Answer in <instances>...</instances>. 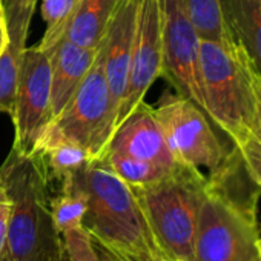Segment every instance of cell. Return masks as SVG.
Here are the masks:
<instances>
[{
    "mask_svg": "<svg viewBox=\"0 0 261 261\" xmlns=\"http://www.w3.org/2000/svg\"><path fill=\"white\" fill-rule=\"evenodd\" d=\"M108 151L121 152L172 169L183 166L175 160L168 146L154 106L148 105L145 100L114 129L103 154Z\"/></svg>",
    "mask_w": 261,
    "mask_h": 261,
    "instance_id": "cell-11",
    "label": "cell"
},
{
    "mask_svg": "<svg viewBox=\"0 0 261 261\" xmlns=\"http://www.w3.org/2000/svg\"><path fill=\"white\" fill-rule=\"evenodd\" d=\"M233 146L238 149L250 178L261 189V142L253 134H249Z\"/></svg>",
    "mask_w": 261,
    "mask_h": 261,
    "instance_id": "cell-23",
    "label": "cell"
},
{
    "mask_svg": "<svg viewBox=\"0 0 261 261\" xmlns=\"http://www.w3.org/2000/svg\"><path fill=\"white\" fill-rule=\"evenodd\" d=\"M48 54L51 63V106L56 117L94 65L98 48H85L63 39Z\"/></svg>",
    "mask_w": 261,
    "mask_h": 261,
    "instance_id": "cell-13",
    "label": "cell"
},
{
    "mask_svg": "<svg viewBox=\"0 0 261 261\" xmlns=\"http://www.w3.org/2000/svg\"><path fill=\"white\" fill-rule=\"evenodd\" d=\"M163 31L162 75L177 94L194 101L204 114L200 72V36L181 0H160Z\"/></svg>",
    "mask_w": 261,
    "mask_h": 261,
    "instance_id": "cell-9",
    "label": "cell"
},
{
    "mask_svg": "<svg viewBox=\"0 0 261 261\" xmlns=\"http://www.w3.org/2000/svg\"><path fill=\"white\" fill-rule=\"evenodd\" d=\"M22 53L23 49L8 42L0 54V112L10 115L14 112Z\"/></svg>",
    "mask_w": 261,
    "mask_h": 261,
    "instance_id": "cell-20",
    "label": "cell"
},
{
    "mask_svg": "<svg viewBox=\"0 0 261 261\" xmlns=\"http://www.w3.org/2000/svg\"><path fill=\"white\" fill-rule=\"evenodd\" d=\"M230 36L246 49L261 75V0H220Z\"/></svg>",
    "mask_w": 261,
    "mask_h": 261,
    "instance_id": "cell-14",
    "label": "cell"
},
{
    "mask_svg": "<svg viewBox=\"0 0 261 261\" xmlns=\"http://www.w3.org/2000/svg\"><path fill=\"white\" fill-rule=\"evenodd\" d=\"M253 88V118H252V134L261 142V75L253 71L252 77Z\"/></svg>",
    "mask_w": 261,
    "mask_h": 261,
    "instance_id": "cell-26",
    "label": "cell"
},
{
    "mask_svg": "<svg viewBox=\"0 0 261 261\" xmlns=\"http://www.w3.org/2000/svg\"><path fill=\"white\" fill-rule=\"evenodd\" d=\"M259 240L252 204L207 180L197 223L195 261H259Z\"/></svg>",
    "mask_w": 261,
    "mask_h": 261,
    "instance_id": "cell-5",
    "label": "cell"
},
{
    "mask_svg": "<svg viewBox=\"0 0 261 261\" xmlns=\"http://www.w3.org/2000/svg\"><path fill=\"white\" fill-rule=\"evenodd\" d=\"M255 66L230 36L224 42H200V72L204 111L232 143L252 134Z\"/></svg>",
    "mask_w": 261,
    "mask_h": 261,
    "instance_id": "cell-4",
    "label": "cell"
},
{
    "mask_svg": "<svg viewBox=\"0 0 261 261\" xmlns=\"http://www.w3.org/2000/svg\"><path fill=\"white\" fill-rule=\"evenodd\" d=\"M171 261V259H169ZM174 261H185V259H174Z\"/></svg>",
    "mask_w": 261,
    "mask_h": 261,
    "instance_id": "cell-30",
    "label": "cell"
},
{
    "mask_svg": "<svg viewBox=\"0 0 261 261\" xmlns=\"http://www.w3.org/2000/svg\"><path fill=\"white\" fill-rule=\"evenodd\" d=\"M82 194L86 211L83 223L101 243L137 253H159L136 195L127 183L98 162H92L60 183Z\"/></svg>",
    "mask_w": 261,
    "mask_h": 261,
    "instance_id": "cell-2",
    "label": "cell"
},
{
    "mask_svg": "<svg viewBox=\"0 0 261 261\" xmlns=\"http://www.w3.org/2000/svg\"><path fill=\"white\" fill-rule=\"evenodd\" d=\"M163 71V31L160 0H139L137 27L126 91L114 129L145 100L146 92Z\"/></svg>",
    "mask_w": 261,
    "mask_h": 261,
    "instance_id": "cell-10",
    "label": "cell"
},
{
    "mask_svg": "<svg viewBox=\"0 0 261 261\" xmlns=\"http://www.w3.org/2000/svg\"><path fill=\"white\" fill-rule=\"evenodd\" d=\"M89 235H91V233H89ZM91 240H92V243H94L98 249H101L103 252H106L109 256H112V258L117 259V261H169V259L163 258V256L159 255V253H149V252H146V253H137V252H130V250H123V249L111 247V246L101 243L100 240L94 238L92 235H91Z\"/></svg>",
    "mask_w": 261,
    "mask_h": 261,
    "instance_id": "cell-24",
    "label": "cell"
},
{
    "mask_svg": "<svg viewBox=\"0 0 261 261\" xmlns=\"http://www.w3.org/2000/svg\"><path fill=\"white\" fill-rule=\"evenodd\" d=\"M33 155L40 159L49 181L56 180L59 183L94 162L86 149L65 139L51 126L46 129Z\"/></svg>",
    "mask_w": 261,
    "mask_h": 261,
    "instance_id": "cell-15",
    "label": "cell"
},
{
    "mask_svg": "<svg viewBox=\"0 0 261 261\" xmlns=\"http://www.w3.org/2000/svg\"><path fill=\"white\" fill-rule=\"evenodd\" d=\"M155 115L175 160L188 168L218 169L227 151L217 137L209 117L191 100L175 94L162 98Z\"/></svg>",
    "mask_w": 261,
    "mask_h": 261,
    "instance_id": "cell-7",
    "label": "cell"
},
{
    "mask_svg": "<svg viewBox=\"0 0 261 261\" xmlns=\"http://www.w3.org/2000/svg\"><path fill=\"white\" fill-rule=\"evenodd\" d=\"M97 162L105 168H108L111 172H114L118 178H121L129 186H146V185L157 183L181 168V166L174 169L166 168L152 162L140 160L115 151L105 152Z\"/></svg>",
    "mask_w": 261,
    "mask_h": 261,
    "instance_id": "cell-17",
    "label": "cell"
},
{
    "mask_svg": "<svg viewBox=\"0 0 261 261\" xmlns=\"http://www.w3.org/2000/svg\"><path fill=\"white\" fill-rule=\"evenodd\" d=\"M63 261H101L85 223L57 232Z\"/></svg>",
    "mask_w": 261,
    "mask_h": 261,
    "instance_id": "cell-22",
    "label": "cell"
},
{
    "mask_svg": "<svg viewBox=\"0 0 261 261\" xmlns=\"http://www.w3.org/2000/svg\"><path fill=\"white\" fill-rule=\"evenodd\" d=\"M114 121L115 108L98 46L94 65L49 126L65 139L86 149L95 162L114 133Z\"/></svg>",
    "mask_w": 261,
    "mask_h": 261,
    "instance_id": "cell-6",
    "label": "cell"
},
{
    "mask_svg": "<svg viewBox=\"0 0 261 261\" xmlns=\"http://www.w3.org/2000/svg\"><path fill=\"white\" fill-rule=\"evenodd\" d=\"M117 0H80L66 37L85 48H98Z\"/></svg>",
    "mask_w": 261,
    "mask_h": 261,
    "instance_id": "cell-16",
    "label": "cell"
},
{
    "mask_svg": "<svg viewBox=\"0 0 261 261\" xmlns=\"http://www.w3.org/2000/svg\"><path fill=\"white\" fill-rule=\"evenodd\" d=\"M10 217H11V200L5 188L0 185V261L7 259Z\"/></svg>",
    "mask_w": 261,
    "mask_h": 261,
    "instance_id": "cell-25",
    "label": "cell"
},
{
    "mask_svg": "<svg viewBox=\"0 0 261 261\" xmlns=\"http://www.w3.org/2000/svg\"><path fill=\"white\" fill-rule=\"evenodd\" d=\"M0 185L11 200L5 261H63L51 214V181L40 159L11 149L0 168Z\"/></svg>",
    "mask_w": 261,
    "mask_h": 261,
    "instance_id": "cell-1",
    "label": "cell"
},
{
    "mask_svg": "<svg viewBox=\"0 0 261 261\" xmlns=\"http://www.w3.org/2000/svg\"><path fill=\"white\" fill-rule=\"evenodd\" d=\"M5 14L10 42L20 48H27L30 25L39 0H0Z\"/></svg>",
    "mask_w": 261,
    "mask_h": 261,
    "instance_id": "cell-21",
    "label": "cell"
},
{
    "mask_svg": "<svg viewBox=\"0 0 261 261\" xmlns=\"http://www.w3.org/2000/svg\"><path fill=\"white\" fill-rule=\"evenodd\" d=\"M130 188L160 255L171 261H195L197 223L207 177L200 169L181 166L157 183Z\"/></svg>",
    "mask_w": 261,
    "mask_h": 261,
    "instance_id": "cell-3",
    "label": "cell"
},
{
    "mask_svg": "<svg viewBox=\"0 0 261 261\" xmlns=\"http://www.w3.org/2000/svg\"><path fill=\"white\" fill-rule=\"evenodd\" d=\"M80 0H42V17L46 30L39 49L49 53L60 40L66 37L68 28L74 17Z\"/></svg>",
    "mask_w": 261,
    "mask_h": 261,
    "instance_id": "cell-19",
    "label": "cell"
},
{
    "mask_svg": "<svg viewBox=\"0 0 261 261\" xmlns=\"http://www.w3.org/2000/svg\"><path fill=\"white\" fill-rule=\"evenodd\" d=\"M94 247L97 249V252H98V255H100V259H101V261H117V259H114L112 256H109V255H108L106 252H103L101 249H98V247H97L95 244H94Z\"/></svg>",
    "mask_w": 261,
    "mask_h": 261,
    "instance_id": "cell-28",
    "label": "cell"
},
{
    "mask_svg": "<svg viewBox=\"0 0 261 261\" xmlns=\"http://www.w3.org/2000/svg\"><path fill=\"white\" fill-rule=\"evenodd\" d=\"M53 118L49 54L37 46L25 48L11 115L16 129L13 149L22 155H33Z\"/></svg>",
    "mask_w": 261,
    "mask_h": 261,
    "instance_id": "cell-8",
    "label": "cell"
},
{
    "mask_svg": "<svg viewBox=\"0 0 261 261\" xmlns=\"http://www.w3.org/2000/svg\"><path fill=\"white\" fill-rule=\"evenodd\" d=\"M259 261H261V240H259Z\"/></svg>",
    "mask_w": 261,
    "mask_h": 261,
    "instance_id": "cell-29",
    "label": "cell"
},
{
    "mask_svg": "<svg viewBox=\"0 0 261 261\" xmlns=\"http://www.w3.org/2000/svg\"><path fill=\"white\" fill-rule=\"evenodd\" d=\"M8 42H10V37H8V30H7L5 14H4L2 2H0V54H2V51L8 45Z\"/></svg>",
    "mask_w": 261,
    "mask_h": 261,
    "instance_id": "cell-27",
    "label": "cell"
},
{
    "mask_svg": "<svg viewBox=\"0 0 261 261\" xmlns=\"http://www.w3.org/2000/svg\"><path fill=\"white\" fill-rule=\"evenodd\" d=\"M137 11L139 0H117L103 39L100 42L105 75L114 101L115 117L127 85L137 27Z\"/></svg>",
    "mask_w": 261,
    "mask_h": 261,
    "instance_id": "cell-12",
    "label": "cell"
},
{
    "mask_svg": "<svg viewBox=\"0 0 261 261\" xmlns=\"http://www.w3.org/2000/svg\"><path fill=\"white\" fill-rule=\"evenodd\" d=\"M200 39L224 42L230 37L220 0H181Z\"/></svg>",
    "mask_w": 261,
    "mask_h": 261,
    "instance_id": "cell-18",
    "label": "cell"
}]
</instances>
